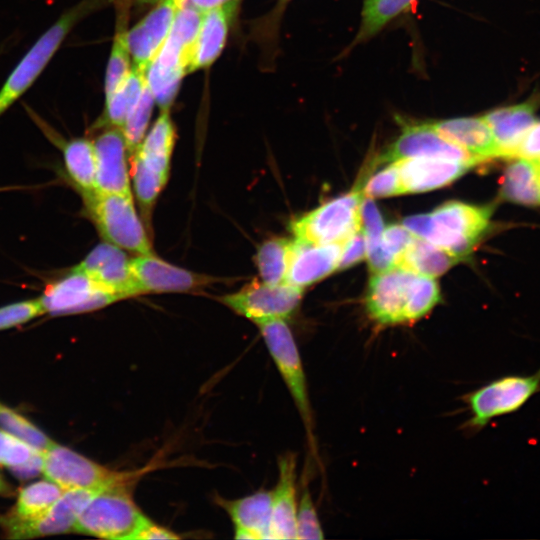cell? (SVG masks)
<instances>
[{
    "label": "cell",
    "instance_id": "19",
    "mask_svg": "<svg viewBox=\"0 0 540 540\" xmlns=\"http://www.w3.org/2000/svg\"><path fill=\"white\" fill-rule=\"evenodd\" d=\"M130 267L140 293L189 292L210 283L211 278L167 263L153 254L138 255Z\"/></svg>",
    "mask_w": 540,
    "mask_h": 540
},
{
    "label": "cell",
    "instance_id": "9",
    "mask_svg": "<svg viewBox=\"0 0 540 540\" xmlns=\"http://www.w3.org/2000/svg\"><path fill=\"white\" fill-rule=\"evenodd\" d=\"M540 392V369L530 375H506L463 397L470 418L466 428L479 431L495 418L519 411Z\"/></svg>",
    "mask_w": 540,
    "mask_h": 540
},
{
    "label": "cell",
    "instance_id": "25",
    "mask_svg": "<svg viewBox=\"0 0 540 540\" xmlns=\"http://www.w3.org/2000/svg\"><path fill=\"white\" fill-rule=\"evenodd\" d=\"M27 111L47 137L62 150L66 171L80 193L96 190V158L93 141L86 138L65 140L32 109L27 107Z\"/></svg>",
    "mask_w": 540,
    "mask_h": 540
},
{
    "label": "cell",
    "instance_id": "39",
    "mask_svg": "<svg viewBox=\"0 0 540 540\" xmlns=\"http://www.w3.org/2000/svg\"><path fill=\"white\" fill-rule=\"evenodd\" d=\"M43 314L39 298L3 306L0 308V330L23 324Z\"/></svg>",
    "mask_w": 540,
    "mask_h": 540
},
{
    "label": "cell",
    "instance_id": "20",
    "mask_svg": "<svg viewBox=\"0 0 540 540\" xmlns=\"http://www.w3.org/2000/svg\"><path fill=\"white\" fill-rule=\"evenodd\" d=\"M297 458L286 452L278 459V480L272 490L270 539H296Z\"/></svg>",
    "mask_w": 540,
    "mask_h": 540
},
{
    "label": "cell",
    "instance_id": "49",
    "mask_svg": "<svg viewBox=\"0 0 540 540\" xmlns=\"http://www.w3.org/2000/svg\"><path fill=\"white\" fill-rule=\"evenodd\" d=\"M540 162V160H538Z\"/></svg>",
    "mask_w": 540,
    "mask_h": 540
},
{
    "label": "cell",
    "instance_id": "8",
    "mask_svg": "<svg viewBox=\"0 0 540 540\" xmlns=\"http://www.w3.org/2000/svg\"><path fill=\"white\" fill-rule=\"evenodd\" d=\"M81 195L89 217L106 242L139 255L152 254L151 243L136 213L132 196L97 190Z\"/></svg>",
    "mask_w": 540,
    "mask_h": 540
},
{
    "label": "cell",
    "instance_id": "38",
    "mask_svg": "<svg viewBox=\"0 0 540 540\" xmlns=\"http://www.w3.org/2000/svg\"><path fill=\"white\" fill-rule=\"evenodd\" d=\"M366 197H389L404 194L395 162L368 179L362 189Z\"/></svg>",
    "mask_w": 540,
    "mask_h": 540
},
{
    "label": "cell",
    "instance_id": "21",
    "mask_svg": "<svg viewBox=\"0 0 540 540\" xmlns=\"http://www.w3.org/2000/svg\"><path fill=\"white\" fill-rule=\"evenodd\" d=\"M343 243L311 244L292 241L285 283L303 288L338 268Z\"/></svg>",
    "mask_w": 540,
    "mask_h": 540
},
{
    "label": "cell",
    "instance_id": "48",
    "mask_svg": "<svg viewBox=\"0 0 540 540\" xmlns=\"http://www.w3.org/2000/svg\"><path fill=\"white\" fill-rule=\"evenodd\" d=\"M10 493L11 488L0 475V494L9 495Z\"/></svg>",
    "mask_w": 540,
    "mask_h": 540
},
{
    "label": "cell",
    "instance_id": "22",
    "mask_svg": "<svg viewBox=\"0 0 540 540\" xmlns=\"http://www.w3.org/2000/svg\"><path fill=\"white\" fill-rule=\"evenodd\" d=\"M404 193L437 189L461 177L471 165L440 158L413 157L395 161Z\"/></svg>",
    "mask_w": 540,
    "mask_h": 540
},
{
    "label": "cell",
    "instance_id": "29",
    "mask_svg": "<svg viewBox=\"0 0 540 540\" xmlns=\"http://www.w3.org/2000/svg\"><path fill=\"white\" fill-rule=\"evenodd\" d=\"M146 85V71L132 65L128 75L119 87L105 101L103 115L96 127H117L122 129L124 122L138 102Z\"/></svg>",
    "mask_w": 540,
    "mask_h": 540
},
{
    "label": "cell",
    "instance_id": "23",
    "mask_svg": "<svg viewBox=\"0 0 540 540\" xmlns=\"http://www.w3.org/2000/svg\"><path fill=\"white\" fill-rule=\"evenodd\" d=\"M218 500L234 525L236 539H270L272 491L259 490L238 499Z\"/></svg>",
    "mask_w": 540,
    "mask_h": 540
},
{
    "label": "cell",
    "instance_id": "43",
    "mask_svg": "<svg viewBox=\"0 0 540 540\" xmlns=\"http://www.w3.org/2000/svg\"><path fill=\"white\" fill-rule=\"evenodd\" d=\"M366 256V240L362 229L343 243L338 268L346 269Z\"/></svg>",
    "mask_w": 540,
    "mask_h": 540
},
{
    "label": "cell",
    "instance_id": "10",
    "mask_svg": "<svg viewBox=\"0 0 540 540\" xmlns=\"http://www.w3.org/2000/svg\"><path fill=\"white\" fill-rule=\"evenodd\" d=\"M362 191L356 189L293 220L295 239L311 244L344 243L361 228Z\"/></svg>",
    "mask_w": 540,
    "mask_h": 540
},
{
    "label": "cell",
    "instance_id": "24",
    "mask_svg": "<svg viewBox=\"0 0 540 540\" xmlns=\"http://www.w3.org/2000/svg\"><path fill=\"white\" fill-rule=\"evenodd\" d=\"M239 0H231L203 12L188 74L209 67L221 54Z\"/></svg>",
    "mask_w": 540,
    "mask_h": 540
},
{
    "label": "cell",
    "instance_id": "2",
    "mask_svg": "<svg viewBox=\"0 0 540 540\" xmlns=\"http://www.w3.org/2000/svg\"><path fill=\"white\" fill-rule=\"evenodd\" d=\"M492 209L451 201L430 214L406 217L403 226L422 238L461 259L468 255L487 230Z\"/></svg>",
    "mask_w": 540,
    "mask_h": 540
},
{
    "label": "cell",
    "instance_id": "36",
    "mask_svg": "<svg viewBox=\"0 0 540 540\" xmlns=\"http://www.w3.org/2000/svg\"><path fill=\"white\" fill-rule=\"evenodd\" d=\"M0 426L39 452H44L54 443L28 420L2 404H0Z\"/></svg>",
    "mask_w": 540,
    "mask_h": 540
},
{
    "label": "cell",
    "instance_id": "6",
    "mask_svg": "<svg viewBox=\"0 0 540 540\" xmlns=\"http://www.w3.org/2000/svg\"><path fill=\"white\" fill-rule=\"evenodd\" d=\"M176 130L169 110L161 111L150 132L131 154V176L137 200L149 214L167 183Z\"/></svg>",
    "mask_w": 540,
    "mask_h": 540
},
{
    "label": "cell",
    "instance_id": "12",
    "mask_svg": "<svg viewBox=\"0 0 540 540\" xmlns=\"http://www.w3.org/2000/svg\"><path fill=\"white\" fill-rule=\"evenodd\" d=\"M42 456L43 474L63 490L104 488L122 474L56 443L42 452Z\"/></svg>",
    "mask_w": 540,
    "mask_h": 540
},
{
    "label": "cell",
    "instance_id": "5",
    "mask_svg": "<svg viewBox=\"0 0 540 540\" xmlns=\"http://www.w3.org/2000/svg\"><path fill=\"white\" fill-rule=\"evenodd\" d=\"M106 0H82L65 11L31 46L0 88V116L36 81L72 29Z\"/></svg>",
    "mask_w": 540,
    "mask_h": 540
},
{
    "label": "cell",
    "instance_id": "15",
    "mask_svg": "<svg viewBox=\"0 0 540 540\" xmlns=\"http://www.w3.org/2000/svg\"><path fill=\"white\" fill-rule=\"evenodd\" d=\"M102 489L64 490L54 505L39 519L30 522L4 520L3 524L11 538H31L74 531L79 515Z\"/></svg>",
    "mask_w": 540,
    "mask_h": 540
},
{
    "label": "cell",
    "instance_id": "26",
    "mask_svg": "<svg viewBox=\"0 0 540 540\" xmlns=\"http://www.w3.org/2000/svg\"><path fill=\"white\" fill-rule=\"evenodd\" d=\"M445 139L479 160L499 157L492 131L484 117H459L430 123Z\"/></svg>",
    "mask_w": 540,
    "mask_h": 540
},
{
    "label": "cell",
    "instance_id": "35",
    "mask_svg": "<svg viewBox=\"0 0 540 540\" xmlns=\"http://www.w3.org/2000/svg\"><path fill=\"white\" fill-rule=\"evenodd\" d=\"M154 104V96L146 82L138 102L128 114L122 127L130 155L138 148L145 136Z\"/></svg>",
    "mask_w": 540,
    "mask_h": 540
},
{
    "label": "cell",
    "instance_id": "32",
    "mask_svg": "<svg viewBox=\"0 0 540 540\" xmlns=\"http://www.w3.org/2000/svg\"><path fill=\"white\" fill-rule=\"evenodd\" d=\"M127 5V1L122 2L119 0L117 2L119 8L117 13V25L104 82L105 101L111 97L131 69V57L127 46Z\"/></svg>",
    "mask_w": 540,
    "mask_h": 540
},
{
    "label": "cell",
    "instance_id": "14",
    "mask_svg": "<svg viewBox=\"0 0 540 540\" xmlns=\"http://www.w3.org/2000/svg\"><path fill=\"white\" fill-rule=\"evenodd\" d=\"M413 157L440 158L473 166L481 162L458 145L442 137L430 124L406 125L381 156L384 162Z\"/></svg>",
    "mask_w": 540,
    "mask_h": 540
},
{
    "label": "cell",
    "instance_id": "4",
    "mask_svg": "<svg viewBox=\"0 0 540 540\" xmlns=\"http://www.w3.org/2000/svg\"><path fill=\"white\" fill-rule=\"evenodd\" d=\"M138 471L120 477L98 492L79 515L74 531L99 538L133 540L148 518L134 500Z\"/></svg>",
    "mask_w": 540,
    "mask_h": 540
},
{
    "label": "cell",
    "instance_id": "40",
    "mask_svg": "<svg viewBox=\"0 0 540 540\" xmlns=\"http://www.w3.org/2000/svg\"><path fill=\"white\" fill-rule=\"evenodd\" d=\"M37 451L31 446L0 430V464L8 467L26 462Z\"/></svg>",
    "mask_w": 540,
    "mask_h": 540
},
{
    "label": "cell",
    "instance_id": "16",
    "mask_svg": "<svg viewBox=\"0 0 540 540\" xmlns=\"http://www.w3.org/2000/svg\"><path fill=\"white\" fill-rule=\"evenodd\" d=\"M72 270L82 272L121 299L141 294L123 249L109 243L96 246Z\"/></svg>",
    "mask_w": 540,
    "mask_h": 540
},
{
    "label": "cell",
    "instance_id": "46",
    "mask_svg": "<svg viewBox=\"0 0 540 540\" xmlns=\"http://www.w3.org/2000/svg\"><path fill=\"white\" fill-rule=\"evenodd\" d=\"M42 452L35 451L33 455L24 463L11 466V471L19 478L26 479L37 475L42 471Z\"/></svg>",
    "mask_w": 540,
    "mask_h": 540
},
{
    "label": "cell",
    "instance_id": "27",
    "mask_svg": "<svg viewBox=\"0 0 540 540\" xmlns=\"http://www.w3.org/2000/svg\"><path fill=\"white\" fill-rule=\"evenodd\" d=\"M483 117L502 157H514L524 136L536 121L535 106L530 102L501 107Z\"/></svg>",
    "mask_w": 540,
    "mask_h": 540
},
{
    "label": "cell",
    "instance_id": "1",
    "mask_svg": "<svg viewBox=\"0 0 540 540\" xmlns=\"http://www.w3.org/2000/svg\"><path fill=\"white\" fill-rule=\"evenodd\" d=\"M439 300V288L432 278L395 266L374 273L365 305L368 316L376 324L391 326L419 320Z\"/></svg>",
    "mask_w": 540,
    "mask_h": 540
},
{
    "label": "cell",
    "instance_id": "33",
    "mask_svg": "<svg viewBox=\"0 0 540 540\" xmlns=\"http://www.w3.org/2000/svg\"><path fill=\"white\" fill-rule=\"evenodd\" d=\"M292 241L274 237L264 241L257 250L255 262L263 282L285 283Z\"/></svg>",
    "mask_w": 540,
    "mask_h": 540
},
{
    "label": "cell",
    "instance_id": "11",
    "mask_svg": "<svg viewBox=\"0 0 540 540\" xmlns=\"http://www.w3.org/2000/svg\"><path fill=\"white\" fill-rule=\"evenodd\" d=\"M302 294V288L288 283L273 285L254 280L219 300L257 325L276 319L286 320L298 308Z\"/></svg>",
    "mask_w": 540,
    "mask_h": 540
},
{
    "label": "cell",
    "instance_id": "34",
    "mask_svg": "<svg viewBox=\"0 0 540 540\" xmlns=\"http://www.w3.org/2000/svg\"><path fill=\"white\" fill-rule=\"evenodd\" d=\"M416 0H365L356 41L366 40L405 12Z\"/></svg>",
    "mask_w": 540,
    "mask_h": 540
},
{
    "label": "cell",
    "instance_id": "13",
    "mask_svg": "<svg viewBox=\"0 0 540 540\" xmlns=\"http://www.w3.org/2000/svg\"><path fill=\"white\" fill-rule=\"evenodd\" d=\"M122 300L88 275L71 270L55 283L47 285L39 297L42 309L52 315L90 312Z\"/></svg>",
    "mask_w": 540,
    "mask_h": 540
},
{
    "label": "cell",
    "instance_id": "7",
    "mask_svg": "<svg viewBox=\"0 0 540 540\" xmlns=\"http://www.w3.org/2000/svg\"><path fill=\"white\" fill-rule=\"evenodd\" d=\"M257 326L302 419L312 456L318 461L307 379L291 329L284 319L267 321Z\"/></svg>",
    "mask_w": 540,
    "mask_h": 540
},
{
    "label": "cell",
    "instance_id": "28",
    "mask_svg": "<svg viewBox=\"0 0 540 540\" xmlns=\"http://www.w3.org/2000/svg\"><path fill=\"white\" fill-rule=\"evenodd\" d=\"M501 195L517 204H540V162L518 158L509 164L502 179Z\"/></svg>",
    "mask_w": 540,
    "mask_h": 540
},
{
    "label": "cell",
    "instance_id": "18",
    "mask_svg": "<svg viewBox=\"0 0 540 540\" xmlns=\"http://www.w3.org/2000/svg\"><path fill=\"white\" fill-rule=\"evenodd\" d=\"M93 141L96 190L132 196L127 166V146L122 129L106 127Z\"/></svg>",
    "mask_w": 540,
    "mask_h": 540
},
{
    "label": "cell",
    "instance_id": "45",
    "mask_svg": "<svg viewBox=\"0 0 540 540\" xmlns=\"http://www.w3.org/2000/svg\"><path fill=\"white\" fill-rule=\"evenodd\" d=\"M180 536L175 532L154 523L149 518L141 525L136 532L133 540H162V539H178Z\"/></svg>",
    "mask_w": 540,
    "mask_h": 540
},
{
    "label": "cell",
    "instance_id": "44",
    "mask_svg": "<svg viewBox=\"0 0 540 540\" xmlns=\"http://www.w3.org/2000/svg\"><path fill=\"white\" fill-rule=\"evenodd\" d=\"M514 157L540 160V121H535L528 130Z\"/></svg>",
    "mask_w": 540,
    "mask_h": 540
},
{
    "label": "cell",
    "instance_id": "3",
    "mask_svg": "<svg viewBox=\"0 0 540 540\" xmlns=\"http://www.w3.org/2000/svg\"><path fill=\"white\" fill-rule=\"evenodd\" d=\"M202 16L203 11L182 5L166 40L146 71L147 85L161 111L170 110L182 79L188 74Z\"/></svg>",
    "mask_w": 540,
    "mask_h": 540
},
{
    "label": "cell",
    "instance_id": "42",
    "mask_svg": "<svg viewBox=\"0 0 540 540\" xmlns=\"http://www.w3.org/2000/svg\"><path fill=\"white\" fill-rule=\"evenodd\" d=\"M413 237L414 235L404 226L390 225L384 228L381 243L385 250L394 257L396 265Z\"/></svg>",
    "mask_w": 540,
    "mask_h": 540
},
{
    "label": "cell",
    "instance_id": "47",
    "mask_svg": "<svg viewBox=\"0 0 540 540\" xmlns=\"http://www.w3.org/2000/svg\"><path fill=\"white\" fill-rule=\"evenodd\" d=\"M229 1L231 0H182V5L192 6L204 12L211 8L225 4Z\"/></svg>",
    "mask_w": 540,
    "mask_h": 540
},
{
    "label": "cell",
    "instance_id": "31",
    "mask_svg": "<svg viewBox=\"0 0 540 540\" xmlns=\"http://www.w3.org/2000/svg\"><path fill=\"white\" fill-rule=\"evenodd\" d=\"M63 489L52 481H39L21 489L14 512L4 520L30 522L42 517L60 498Z\"/></svg>",
    "mask_w": 540,
    "mask_h": 540
},
{
    "label": "cell",
    "instance_id": "30",
    "mask_svg": "<svg viewBox=\"0 0 540 540\" xmlns=\"http://www.w3.org/2000/svg\"><path fill=\"white\" fill-rule=\"evenodd\" d=\"M457 260L459 259L445 250L415 236L396 266L433 278L445 273Z\"/></svg>",
    "mask_w": 540,
    "mask_h": 540
},
{
    "label": "cell",
    "instance_id": "37",
    "mask_svg": "<svg viewBox=\"0 0 540 540\" xmlns=\"http://www.w3.org/2000/svg\"><path fill=\"white\" fill-rule=\"evenodd\" d=\"M307 484L303 477L296 513V539H324L321 522Z\"/></svg>",
    "mask_w": 540,
    "mask_h": 540
},
{
    "label": "cell",
    "instance_id": "17",
    "mask_svg": "<svg viewBox=\"0 0 540 540\" xmlns=\"http://www.w3.org/2000/svg\"><path fill=\"white\" fill-rule=\"evenodd\" d=\"M182 0H158L154 8L127 32V46L135 65L147 71L166 40Z\"/></svg>",
    "mask_w": 540,
    "mask_h": 540
},
{
    "label": "cell",
    "instance_id": "41",
    "mask_svg": "<svg viewBox=\"0 0 540 540\" xmlns=\"http://www.w3.org/2000/svg\"><path fill=\"white\" fill-rule=\"evenodd\" d=\"M361 228L365 236L366 245H372L381 241L384 230L382 215L369 198H362L360 206Z\"/></svg>",
    "mask_w": 540,
    "mask_h": 540
}]
</instances>
